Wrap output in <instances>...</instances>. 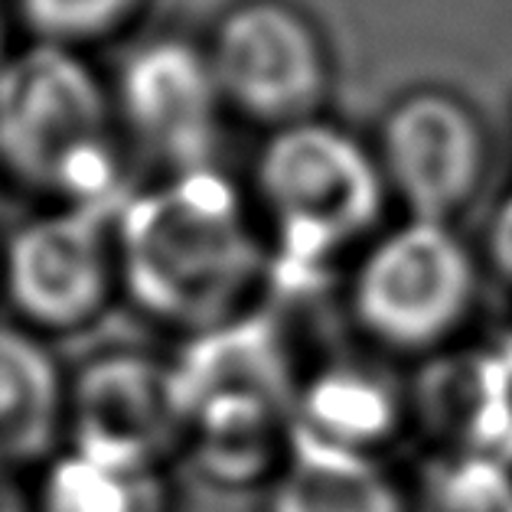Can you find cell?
<instances>
[{"instance_id": "cell-1", "label": "cell", "mask_w": 512, "mask_h": 512, "mask_svg": "<svg viewBox=\"0 0 512 512\" xmlns=\"http://www.w3.org/2000/svg\"><path fill=\"white\" fill-rule=\"evenodd\" d=\"M121 297L180 340L261 314L278 284L248 190L219 167L157 177L115 212Z\"/></svg>"}, {"instance_id": "cell-2", "label": "cell", "mask_w": 512, "mask_h": 512, "mask_svg": "<svg viewBox=\"0 0 512 512\" xmlns=\"http://www.w3.org/2000/svg\"><path fill=\"white\" fill-rule=\"evenodd\" d=\"M173 366L183 460L216 490L265 493L297 447V369L265 310L183 340Z\"/></svg>"}, {"instance_id": "cell-3", "label": "cell", "mask_w": 512, "mask_h": 512, "mask_svg": "<svg viewBox=\"0 0 512 512\" xmlns=\"http://www.w3.org/2000/svg\"><path fill=\"white\" fill-rule=\"evenodd\" d=\"M111 82L72 49L27 43L0 69V173L53 206L118 209L128 199Z\"/></svg>"}, {"instance_id": "cell-4", "label": "cell", "mask_w": 512, "mask_h": 512, "mask_svg": "<svg viewBox=\"0 0 512 512\" xmlns=\"http://www.w3.org/2000/svg\"><path fill=\"white\" fill-rule=\"evenodd\" d=\"M245 190L278 284L323 278L389 226L392 196L376 151L327 115L265 134Z\"/></svg>"}, {"instance_id": "cell-5", "label": "cell", "mask_w": 512, "mask_h": 512, "mask_svg": "<svg viewBox=\"0 0 512 512\" xmlns=\"http://www.w3.org/2000/svg\"><path fill=\"white\" fill-rule=\"evenodd\" d=\"M480 287L483 261L457 226L402 216L353 258L346 310L372 349L424 362L460 346Z\"/></svg>"}, {"instance_id": "cell-6", "label": "cell", "mask_w": 512, "mask_h": 512, "mask_svg": "<svg viewBox=\"0 0 512 512\" xmlns=\"http://www.w3.org/2000/svg\"><path fill=\"white\" fill-rule=\"evenodd\" d=\"M203 49L226 115L265 134L327 115L333 53L294 0H232L212 20Z\"/></svg>"}, {"instance_id": "cell-7", "label": "cell", "mask_w": 512, "mask_h": 512, "mask_svg": "<svg viewBox=\"0 0 512 512\" xmlns=\"http://www.w3.org/2000/svg\"><path fill=\"white\" fill-rule=\"evenodd\" d=\"M115 212L49 206L0 248V301L43 340L85 333L121 297Z\"/></svg>"}, {"instance_id": "cell-8", "label": "cell", "mask_w": 512, "mask_h": 512, "mask_svg": "<svg viewBox=\"0 0 512 512\" xmlns=\"http://www.w3.org/2000/svg\"><path fill=\"white\" fill-rule=\"evenodd\" d=\"M369 144L392 206L411 219L457 226L490 180L493 151L483 118L441 85H415L392 98Z\"/></svg>"}, {"instance_id": "cell-9", "label": "cell", "mask_w": 512, "mask_h": 512, "mask_svg": "<svg viewBox=\"0 0 512 512\" xmlns=\"http://www.w3.org/2000/svg\"><path fill=\"white\" fill-rule=\"evenodd\" d=\"M66 447L105 464L170 473L183 460V395L173 359L105 349L69 376Z\"/></svg>"}, {"instance_id": "cell-10", "label": "cell", "mask_w": 512, "mask_h": 512, "mask_svg": "<svg viewBox=\"0 0 512 512\" xmlns=\"http://www.w3.org/2000/svg\"><path fill=\"white\" fill-rule=\"evenodd\" d=\"M111 98L128 151L154 164L160 177L216 167L212 157L229 115L199 40L154 36L131 49Z\"/></svg>"}, {"instance_id": "cell-11", "label": "cell", "mask_w": 512, "mask_h": 512, "mask_svg": "<svg viewBox=\"0 0 512 512\" xmlns=\"http://www.w3.org/2000/svg\"><path fill=\"white\" fill-rule=\"evenodd\" d=\"M294 418L297 441L372 460H385L415 434L408 382L353 356L297 372Z\"/></svg>"}, {"instance_id": "cell-12", "label": "cell", "mask_w": 512, "mask_h": 512, "mask_svg": "<svg viewBox=\"0 0 512 512\" xmlns=\"http://www.w3.org/2000/svg\"><path fill=\"white\" fill-rule=\"evenodd\" d=\"M69 376L53 346L20 323H0V464H46L66 441Z\"/></svg>"}, {"instance_id": "cell-13", "label": "cell", "mask_w": 512, "mask_h": 512, "mask_svg": "<svg viewBox=\"0 0 512 512\" xmlns=\"http://www.w3.org/2000/svg\"><path fill=\"white\" fill-rule=\"evenodd\" d=\"M261 512H411L408 486L385 460L297 441L281 477L261 493Z\"/></svg>"}, {"instance_id": "cell-14", "label": "cell", "mask_w": 512, "mask_h": 512, "mask_svg": "<svg viewBox=\"0 0 512 512\" xmlns=\"http://www.w3.org/2000/svg\"><path fill=\"white\" fill-rule=\"evenodd\" d=\"M33 512H173L170 473L115 467L66 447L46 460Z\"/></svg>"}, {"instance_id": "cell-15", "label": "cell", "mask_w": 512, "mask_h": 512, "mask_svg": "<svg viewBox=\"0 0 512 512\" xmlns=\"http://www.w3.org/2000/svg\"><path fill=\"white\" fill-rule=\"evenodd\" d=\"M411 512H512V467L467 451H428L408 483Z\"/></svg>"}, {"instance_id": "cell-16", "label": "cell", "mask_w": 512, "mask_h": 512, "mask_svg": "<svg viewBox=\"0 0 512 512\" xmlns=\"http://www.w3.org/2000/svg\"><path fill=\"white\" fill-rule=\"evenodd\" d=\"M151 0H14V20L27 43L85 53L128 36L144 20Z\"/></svg>"}, {"instance_id": "cell-17", "label": "cell", "mask_w": 512, "mask_h": 512, "mask_svg": "<svg viewBox=\"0 0 512 512\" xmlns=\"http://www.w3.org/2000/svg\"><path fill=\"white\" fill-rule=\"evenodd\" d=\"M470 454L512 467V333L480 343V392Z\"/></svg>"}, {"instance_id": "cell-18", "label": "cell", "mask_w": 512, "mask_h": 512, "mask_svg": "<svg viewBox=\"0 0 512 512\" xmlns=\"http://www.w3.org/2000/svg\"><path fill=\"white\" fill-rule=\"evenodd\" d=\"M480 261L483 271H490L506 291H512V190L493 209Z\"/></svg>"}, {"instance_id": "cell-19", "label": "cell", "mask_w": 512, "mask_h": 512, "mask_svg": "<svg viewBox=\"0 0 512 512\" xmlns=\"http://www.w3.org/2000/svg\"><path fill=\"white\" fill-rule=\"evenodd\" d=\"M20 470L0 464V512H33V499L20 486Z\"/></svg>"}, {"instance_id": "cell-20", "label": "cell", "mask_w": 512, "mask_h": 512, "mask_svg": "<svg viewBox=\"0 0 512 512\" xmlns=\"http://www.w3.org/2000/svg\"><path fill=\"white\" fill-rule=\"evenodd\" d=\"M10 56H14V46H10V20L4 10H0V69L7 66Z\"/></svg>"}]
</instances>
